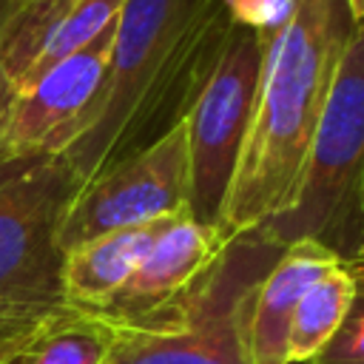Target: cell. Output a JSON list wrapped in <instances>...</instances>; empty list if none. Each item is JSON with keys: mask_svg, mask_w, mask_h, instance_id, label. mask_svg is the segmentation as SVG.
I'll return each mask as SVG.
<instances>
[{"mask_svg": "<svg viewBox=\"0 0 364 364\" xmlns=\"http://www.w3.org/2000/svg\"><path fill=\"white\" fill-rule=\"evenodd\" d=\"M361 216H364V182H361Z\"/></svg>", "mask_w": 364, "mask_h": 364, "instance_id": "cell-21", "label": "cell"}, {"mask_svg": "<svg viewBox=\"0 0 364 364\" xmlns=\"http://www.w3.org/2000/svg\"><path fill=\"white\" fill-rule=\"evenodd\" d=\"M125 0H11L0 34V91L11 97L117 23Z\"/></svg>", "mask_w": 364, "mask_h": 364, "instance_id": "cell-9", "label": "cell"}, {"mask_svg": "<svg viewBox=\"0 0 364 364\" xmlns=\"http://www.w3.org/2000/svg\"><path fill=\"white\" fill-rule=\"evenodd\" d=\"M230 242L233 239H225L216 225H205L191 213L176 216L156 236L122 290L91 313L114 321H128L173 304L213 267V262Z\"/></svg>", "mask_w": 364, "mask_h": 364, "instance_id": "cell-10", "label": "cell"}, {"mask_svg": "<svg viewBox=\"0 0 364 364\" xmlns=\"http://www.w3.org/2000/svg\"><path fill=\"white\" fill-rule=\"evenodd\" d=\"M9 9H11V0H0V34H3V23L9 17Z\"/></svg>", "mask_w": 364, "mask_h": 364, "instance_id": "cell-19", "label": "cell"}, {"mask_svg": "<svg viewBox=\"0 0 364 364\" xmlns=\"http://www.w3.org/2000/svg\"><path fill=\"white\" fill-rule=\"evenodd\" d=\"M341 256L316 239L284 245L276 262L253 284L242 321V350L247 364H287V333L301 296Z\"/></svg>", "mask_w": 364, "mask_h": 364, "instance_id": "cell-11", "label": "cell"}, {"mask_svg": "<svg viewBox=\"0 0 364 364\" xmlns=\"http://www.w3.org/2000/svg\"><path fill=\"white\" fill-rule=\"evenodd\" d=\"M191 213L188 139L182 119L145 148L119 156L82 182L60 222V250L108 230Z\"/></svg>", "mask_w": 364, "mask_h": 364, "instance_id": "cell-7", "label": "cell"}, {"mask_svg": "<svg viewBox=\"0 0 364 364\" xmlns=\"http://www.w3.org/2000/svg\"><path fill=\"white\" fill-rule=\"evenodd\" d=\"M117 341V321L65 307L43 318L34 338L11 364H108Z\"/></svg>", "mask_w": 364, "mask_h": 364, "instance_id": "cell-13", "label": "cell"}, {"mask_svg": "<svg viewBox=\"0 0 364 364\" xmlns=\"http://www.w3.org/2000/svg\"><path fill=\"white\" fill-rule=\"evenodd\" d=\"M364 23H353L321 119L316 125L296 205L262 225L259 239L284 247L316 239L341 262L364 250Z\"/></svg>", "mask_w": 364, "mask_h": 364, "instance_id": "cell-3", "label": "cell"}, {"mask_svg": "<svg viewBox=\"0 0 364 364\" xmlns=\"http://www.w3.org/2000/svg\"><path fill=\"white\" fill-rule=\"evenodd\" d=\"M63 156L0 162V324H26L65 310L63 213L77 191Z\"/></svg>", "mask_w": 364, "mask_h": 364, "instance_id": "cell-5", "label": "cell"}, {"mask_svg": "<svg viewBox=\"0 0 364 364\" xmlns=\"http://www.w3.org/2000/svg\"><path fill=\"white\" fill-rule=\"evenodd\" d=\"M233 17L228 0H125L88 128L60 154L77 185L176 125Z\"/></svg>", "mask_w": 364, "mask_h": 364, "instance_id": "cell-2", "label": "cell"}, {"mask_svg": "<svg viewBox=\"0 0 364 364\" xmlns=\"http://www.w3.org/2000/svg\"><path fill=\"white\" fill-rule=\"evenodd\" d=\"M176 216L154 219L122 230H108L65 250L63 253L65 304L80 310H100L105 301H111L122 290V284L134 276V270L139 267L142 256L151 250L156 236Z\"/></svg>", "mask_w": 364, "mask_h": 364, "instance_id": "cell-12", "label": "cell"}, {"mask_svg": "<svg viewBox=\"0 0 364 364\" xmlns=\"http://www.w3.org/2000/svg\"><path fill=\"white\" fill-rule=\"evenodd\" d=\"M114 26L88 46L48 65L23 91L6 97L0 119V162L60 156L88 128L111 60Z\"/></svg>", "mask_w": 364, "mask_h": 364, "instance_id": "cell-8", "label": "cell"}, {"mask_svg": "<svg viewBox=\"0 0 364 364\" xmlns=\"http://www.w3.org/2000/svg\"><path fill=\"white\" fill-rule=\"evenodd\" d=\"M262 34V74L247 134L216 219L225 239L245 236L296 205L310 142L353 31L344 0H287Z\"/></svg>", "mask_w": 364, "mask_h": 364, "instance_id": "cell-1", "label": "cell"}, {"mask_svg": "<svg viewBox=\"0 0 364 364\" xmlns=\"http://www.w3.org/2000/svg\"><path fill=\"white\" fill-rule=\"evenodd\" d=\"M353 296H355V276L344 262L330 267L318 282L310 284L290 321L287 364L310 361L333 338Z\"/></svg>", "mask_w": 364, "mask_h": 364, "instance_id": "cell-14", "label": "cell"}, {"mask_svg": "<svg viewBox=\"0 0 364 364\" xmlns=\"http://www.w3.org/2000/svg\"><path fill=\"white\" fill-rule=\"evenodd\" d=\"M347 267H350V273L355 276V279H364V250L355 256V259H350V262H344Z\"/></svg>", "mask_w": 364, "mask_h": 364, "instance_id": "cell-18", "label": "cell"}, {"mask_svg": "<svg viewBox=\"0 0 364 364\" xmlns=\"http://www.w3.org/2000/svg\"><path fill=\"white\" fill-rule=\"evenodd\" d=\"M40 321H26V324H0V364H11L26 344L34 338V333L40 330Z\"/></svg>", "mask_w": 364, "mask_h": 364, "instance_id": "cell-16", "label": "cell"}, {"mask_svg": "<svg viewBox=\"0 0 364 364\" xmlns=\"http://www.w3.org/2000/svg\"><path fill=\"white\" fill-rule=\"evenodd\" d=\"M307 364H364V279H355V296L338 330Z\"/></svg>", "mask_w": 364, "mask_h": 364, "instance_id": "cell-15", "label": "cell"}, {"mask_svg": "<svg viewBox=\"0 0 364 364\" xmlns=\"http://www.w3.org/2000/svg\"><path fill=\"white\" fill-rule=\"evenodd\" d=\"M3 105H6V97H3V91H0V119H3Z\"/></svg>", "mask_w": 364, "mask_h": 364, "instance_id": "cell-20", "label": "cell"}, {"mask_svg": "<svg viewBox=\"0 0 364 364\" xmlns=\"http://www.w3.org/2000/svg\"><path fill=\"white\" fill-rule=\"evenodd\" d=\"M353 23H364V0H344Z\"/></svg>", "mask_w": 364, "mask_h": 364, "instance_id": "cell-17", "label": "cell"}, {"mask_svg": "<svg viewBox=\"0 0 364 364\" xmlns=\"http://www.w3.org/2000/svg\"><path fill=\"white\" fill-rule=\"evenodd\" d=\"M279 250L256 233L236 236L182 299L117 321L108 364H247L242 350L247 296Z\"/></svg>", "mask_w": 364, "mask_h": 364, "instance_id": "cell-4", "label": "cell"}, {"mask_svg": "<svg viewBox=\"0 0 364 364\" xmlns=\"http://www.w3.org/2000/svg\"><path fill=\"white\" fill-rule=\"evenodd\" d=\"M262 34L230 23L191 108L182 117L188 139L191 216L216 225L259 88Z\"/></svg>", "mask_w": 364, "mask_h": 364, "instance_id": "cell-6", "label": "cell"}]
</instances>
